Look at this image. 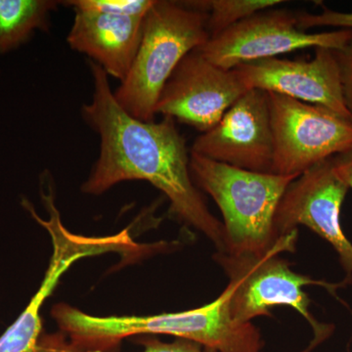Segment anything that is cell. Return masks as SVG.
Here are the masks:
<instances>
[{
    "mask_svg": "<svg viewBox=\"0 0 352 352\" xmlns=\"http://www.w3.org/2000/svg\"><path fill=\"white\" fill-rule=\"evenodd\" d=\"M273 133L271 173L300 176L351 151L352 120L314 104L267 92Z\"/></svg>",
    "mask_w": 352,
    "mask_h": 352,
    "instance_id": "8992f818",
    "label": "cell"
},
{
    "mask_svg": "<svg viewBox=\"0 0 352 352\" xmlns=\"http://www.w3.org/2000/svg\"><path fill=\"white\" fill-rule=\"evenodd\" d=\"M155 0H71L63 2L74 10L144 18Z\"/></svg>",
    "mask_w": 352,
    "mask_h": 352,
    "instance_id": "9a60e30c",
    "label": "cell"
},
{
    "mask_svg": "<svg viewBox=\"0 0 352 352\" xmlns=\"http://www.w3.org/2000/svg\"><path fill=\"white\" fill-rule=\"evenodd\" d=\"M351 41L352 30L307 32L298 28L296 12L268 9L208 39L198 50L212 64L233 69L305 48L339 51Z\"/></svg>",
    "mask_w": 352,
    "mask_h": 352,
    "instance_id": "52a82bcc",
    "label": "cell"
},
{
    "mask_svg": "<svg viewBox=\"0 0 352 352\" xmlns=\"http://www.w3.org/2000/svg\"><path fill=\"white\" fill-rule=\"evenodd\" d=\"M231 292L228 284L212 302L171 314L95 316L61 302L52 307L51 316L82 352H111L127 338L156 335L193 340L212 352H261L264 342L259 329L231 317Z\"/></svg>",
    "mask_w": 352,
    "mask_h": 352,
    "instance_id": "7a4b0ae2",
    "label": "cell"
},
{
    "mask_svg": "<svg viewBox=\"0 0 352 352\" xmlns=\"http://www.w3.org/2000/svg\"><path fill=\"white\" fill-rule=\"evenodd\" d=\"M245 89L272 92L321 106L352 120L336 50L315 48L310 60L270 58L233 69Z\"/></svg>",
    "mask_w": 352,
    "mask_h": 352,
    "instance_id": "8fae6325",
    "label": "cell"
},
{
    "mask_svg": "<svg viewBox=\"0 0 352 352\" xmlns=\"http://www.w3.org/2000/svg\"><path fill=\"white\" fill-rule=\"evenodd\" d=\"M342 72V87L347 108L352 113V41L342 50L336 51Z\"/></svg>",
    "mask_w": 352,
    "mask_h": 352,
    "instance_id": "d6986e66",
    "label": "cell"
},
{
    "mask_svg": "<svg viewBox=\"0 0 352 352\" xmlns=\"http://www.w3.org/2000/svg\"><path fill=\"white\" fill-rule=\"evenodd\" d=\"M208 20L207 13L183 1L155 0L131 71L113 91L120 107L135 119L155 120L160 95L176 67L210 38Z\"/></svg>",
    "mask_w": 352,
    "mask_h": 352,
    "instance_id": "277c9868",
    "label": "cell"
},
{
    "mask_svg": "<svg viewBox=\"0 0 352 352\" xmlns=\"http://www.w3.org/2000/svg\"><path fill=\"white\" fill-rule=\"evenodd\" d=\"M61 2L0 0V53L24 43L36 30L47 31L50 16Z\"/></svg>",
    "mask_w": 352,
    "mask_h": 352,
    "instance_id": "4fadbf2b",
    "label": "cell"
},
{
    "mask_svg": "<svg viewBox=\"0 0 352 352\" xmlns=\"http://www.w3.org/2000/svg\"><path fill=\"white\" fill-rule=\"evenodd\" d=\"M273 152L268 95L259 89L245 91L191 148L217 163L263 173L272 170Z\"/></svg>",
    "mask_w": 352,
    "mask_h": 352,
    "instance_id": "30bf717a",
    "label": "cell"
},
{
    "mask_svg": "<svg viewBox=\"0 0 352 352\" xmlns=\"http://www.w3.org/2000/svg\"><path fill=\"white\" fill-rule=\"evenodd\" d=\"M349 187L340 177L333 159L298 176L285 192L274 217L278 239L307 226L332 245L340 264L352 278V244L340 226V210Z\"/></svg>",
    "mask_w": 352,
    "mask_h": 352,
    "instance_id": "ba28073f",
    "label": "cell"
},
{
    "mask_svg": "<svg viewBox=\"0 0 352 352\" xmlns=\"http://www.w3.org/2000/svg\"><path fill=\"white\" fill-rule=\"evenodd\" d=\"M32 352H82L71 342L68 336L61 332L43 333L39 338L38 346Z\"/></svg>",
    "mask_w": 352,
    "mask_h": 352,
    "instance_id": "ffe728a7",
    "label": "cell"
},
{
    "mask_svg": "<svg viewBox=\"0 0 352 352\" xmlns=\"http://www.w3.org/2000/svg\"><path fill=\"white\" fill-rule=\"evenodd\" d=\"M136 342L143 346L142 352H212L203 349L204 346L198 342L185 339L164 342L153 336H139Z\"/></svg>",
    "mask_w": 352,
    "mask_h": 352,
    "instance_id": "ac0fdd59",
    "label": "cell"
},
{
    "mask_svg": "<svg viewBox=\"0 0 352 352\" xmlns=\"http://www.w3.org/2000/svg\"><path fill=\"white\" fill-rule=\"evenodd\" d=\"M298 230L283 236L278 244L266 254H230L217 252L214 259L229 278L232 289L229 311L233 320L239 323H252L261 316H271V308H294L312 328L315 346L324 342L333 332V326L317 321L310 312V300L305 288L318 286L336 296L337 289L346 286L316 280L300 274L292 270V263L281 258L283 252H294L298 241Z\"/></svg>",
    "mask_w": 352,
    "mask_h": 352,
    "instance_id": "5b68a950",
    "label": "cell"
},
{
    "mask_svg": "<svg viewBox=\"0 0 352 352\" xmlns=\"http://www.w3.org/2000/svg\"><path fill=\"white\" fill-rule=\"evenodd\" d=\"M298 25L300 30L317 27L339 28L340 30H352V12H340L323 7L320 13L296 12Z\"/></svg>",
    "mask_w": 352,
    "mask_h": 352,
    "instance_id": "e0dca14e",
    "label": "cell"
},
{
    "mask_svg": "<svg viewBox=\"0 0 352 352\" xmlns=\"http://www.w3.org/2000/svg\"><path fill=\"white\" fill-rule=\"evenodd\" d=\"M94 95L82 108L85 122L100 138V152L82 191L101 195L120 182L143 180L170 201V212L204 234L217 252H226L222 222L208 210L190 171L186 143L175 120L143 122L126 113L115 98L109 76L88 61Z\"/></svg>",
    "mask_w": 352,
    "mask_h": 352,
    "instance_id": "6da1fadb",
    "label": "cell"
},
{
    "mask_svg": "<svg viewBox=\"0 0 352 352\" xmlns=\"http://www.w3.org/2000/svg\"><path fill=\"white\" fill-rule=\"evenodd\" d=\"M185 6L208 15L210 38L261 11L284 3L281 0H193Z\"/></svg>",
    "mask_w": 352,
    "mask_h": 352,
    "instance_id": "5bb4252c",
    "label": "cell"
},
{
    "mask_svg": "<svg viewBox=\"0 0 352 352\" xmlns=\"http://www.w3.org/2000/svg\"><path fill=\"white\" fill-rule=\"evenodd\" d=\"M41 331L22 316L18 317L0 337V352L34 351L43 335Z\"/></svg>",
    "mask_w": 352,
    "mask_h": 352,
    "instance_id": "2e32d148",
    "label": "cell"
},
{
    "mask_svg": "<svg viewBox=\"0 0 352 352\" xmlns=\"http://www.w3.org/2000/svg\"><path fill=\"white\" fill-rule=\"evenodd\" d=\"M190 171L198 188L217 204L223 217L226 252L266 254L281 238L274 232L278 206L296 176L241 170L190 153Z\"/></svg>",
    "mask_w": 352,
    "mask_h": 352,
    "instance_id": "3957f363",
    "label": "cell"
},
{
    "mask_svg": "<svg viewBox=\"0 0 352 352\" xmlns=\"http://www.w3.org/2000/svg\"><path fill=\"white\" fill-rule=\"evenodd\" d=\"M248 91L234 69L220 68L198 50L183 58L164 85L156 113L207 132Z\"/></svg>",
    "mask_w": 352,
    "mask_h": 352,
    "instance_id": "9c48e42d",
    "label": "cell"
},
{
    "mask_svg": "<svg viewBox=\"0 0 352 352\" xmlns=\"http://www.w3.org/2000/svg\"><path fill=\"white\" fill-rule=\"evenodd\" d=\"M142 17L75 11L69 47L83 53L120 82L126 78L142 38Z\"/></svg>",
    "mask_w": 352,
    "mask_h": 352,
    "instance_id": "7c38bea8",
    "label": "cell"
},
{
    "mask_svg": "<svg viewBox=\"0 0 352 352\" xmlns=\"http://www.w3.org/2000/svg\"><path fill=\"white\" fill-rule=\"evenodd\" d=\"M333 163L338 175L352 189V150L333 157Z\"/></svg>",
    "mask_w": 352,
    "mask_h": 352,
    "instance_id": "44dd1931",
    "label": "cell"
}]
</instances>
